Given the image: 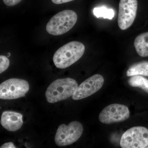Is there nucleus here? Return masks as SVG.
<instances>
[{"label": "nucleus", "mask_w": 148, "mask_h": 148, "mask_svg": "<svg viewBox=\"0 0 148 148\" xmlns=\"http://www.w3.org/2000/svg\"><path fill=\"white\" fill-rule=\"evenodd\" d=\"M93 13L97 18L103 17L110 20L114 16V12L113 10L107 8L105 7L95 8L93 10Z\"/></svg>", "instance_id": "14"}, {"label": "nucleus", "mask_w": 148, "mask_h": 148, "mask_svg": "<svg viewBox=\"0 0 148 148\" xmlns=\"http://www.w3.org/2000/svg\"><path fill=\"white\" fill-rule=\"evenodd\" d=\"M128 84L132 87H138L148 93V79L141 75L131 76L128 80Z\"/></svg>", "instance_id": "13"}, {"label": "nucleus", "mask_w": 148, "mask_h": 148, "mask_svg": "<svg viewBox=\"0 0 148 148\" xmlns=\"http://www.w3.org/2000/svg\"><path fill=\"white\" fill-rule=\"evenodd\" d=\"M1 123L3 127L11 132L16 131L23 124L22 115L12 111H5L1 117Z\"/></svg>", "instance_id": "10"}, {"label": "nucleus", "mask_w": 148, "mask_h": 148, "mask_svg": "<svg viewBox=\"0 0 148 148\" xmlns=\"http://www.w3.org/2000/svg\"><path fill=\"white\" fill-rule=\"evenodd\" d=\"M127 76L143 75L148 77V62L141 61L133 64L126 72Z\"/></svg>", "instance_id": "12"}, {"label": "nucleus", "mask_w": 148, "mask_h": 148, "mask_svg": "<svg viewBox=\"0 0 148 148\" xmlns=\"http://www.w3.org/2000/svg\"><path fill=\"white\" fill-rule=\"evenodd\" d=\"M137 0H120L118 24L120 29L125 30L133 24L138 10Z\"/></svg>", "instance_id": "8"}, {"label": "nucleus", "mask_w": 148, "mask_h": 148, "mask_svg": "<svg viewBox=\"0 0 148 148\" xmlns=\"http://www.w3.org/2000/svg\"><path fill=\"white\" fill-rule=\"evenodd\" d=\"M22 0H3L6 5L9 7L13 6L19 3Z\"/></svg>", "instance_id": "16"}, {"label": "nucleus", "mask_w": 148, "mask_h": 148, "mask_svg": "<svg viewBox=\"0 0 148 148\" xmlns=\"http://www.w3.org/2000/svg\"><path fill=\"white\" fill-rule=\"evenodd\" d=\"M77 15L74 11L64 10L53 16L47 24V32L53 36L66 34L75 26Z\"/></svg>", "instance_id": "3"}, {"label": "nucleus", "mask_w": 148, "mask_h": 148, "mask_svg": "<svg viewBox=\"0 0 148 148\" xmlns=\"http://www.w3.org/2000/svg\"><path fill=\"white\" fill-rule=\"evenodd\" d=\"M0 63V73H2L8 69L10 65V61L6 56L1 55Z\"/></svg>", "instance_id": "15"}, {"label": "nucleus", "mask_w": 148, "mask_h": 148, "mask_svg": "<svg viewBox=\"0 0 148 148\" xmlns=\"http://www.w3.org/2000/svg\"><path fill=\"white\" fill-rule=\"evenodd\" d=\"M83 132V127L79 122L72 121L68 125L61 124L56 131L54 141L59 147L69 145L77 141Z\"/></svg>", "instance_id": "4"}, {"label": "nucleus", "mask_w": 148, "mask_h": 148, "mask_svg": "<svg viewBox=\"0 0 148 148\" xmlns=\"http://www.w3.org/2000/svg\"><path fill=\"white\" fill-rule=\"evenodd\" d=\"M130 114L127 106L119 104H113L107 106L101 111L99 119L103 124H110L124 121Z\"/></svg>", "instance_id": "7"}, {"label": "nucleus", "mask_w": 148, "mask_h": 148, "mask_svg": "<svg viewBox=\"0 0 148 148\" xmlns=\"http://www.w3.org/2000/svg\"><path fill=\"white\" fill-rule=\"evenodd\" d=\"M120 145L122 148H144L148 146V129L143 126L131 127L123 134Z\"/></svg>", "instance_id": "5"}, {"label": "nucleus", "mask_w": 148, "mask_h": 148, "mask_svg": "<svg viewBox=\"0 0 148 148\" xmlns=\"http://www.w3.org/2000/svg\"><path fill=\"white\" fill-rule=\"evenodd\" d=\"M1 148H16V147L14 145L13 143H5L3 144L1 147Z\"/></svg>", "instance_id": "18"}, {"label": "nucleus", "mask_w": 148, "mask_h": 148, "mask_svg": "<svg viewBox=\"0 0 148 148\" xmlns=\"http://www.w3.org/2000/svg\"><path fill=\"white\" fill-rule=\"evenodd\" d=\"M104 83V79L101 75H93L78 86L72 98L74 100H79L89 97L100 90Z\"/></svg>", "instance_id": "9"}, {"label": "nucleus", "mask_w": 148, "mask_h": 148, "mask_svg": "<svg viewBox=\"0 0 148 148\" xmlns=\"http://www.w3.org/2000/svg\"><path fill=\"white\" fill-rule=\"evenodd\" d=\"M29 85L27 81L17 78L7 80L0 85V98L13 100L25 96Z\"/></svg>", "instance_id": "6"}, {"label": "nucleus", "mask_w": 148, "mask_h": 148, "mask_svg": "<svg viewBox=\"0 0 148 148\" xmlns=\"http://www.w3.org/2000/svg\"><path fill=\"white\" fill-rule=\"evenodd\" d=\"M147 148H148V147H147Z\"/></svg>", "instance_id": "19"}, {"label": "nucleus", "mask_w": 148, "mask_h": 148, "mask_svg": "<svg viewBox=\"0 0 148 148\" xmlns=\"http://www.w3.org/2000/svg\"><path fill=\"white\" fill-rule=\"evenodd\" d=\"M134 46L138 55L141 57L148 56V32L138 35L134 41Z\"/></svg>", "instance_id": "11"}, {"label": "nucleus", "mask_w": 148, "mask_h": 148, "mask_svg": "<svg viewBox=\"0 0 148 148\" xmlns=\"http://www.w3.org/2000/svg\"><path fill=\"white\" fill-rule=\"evenodd\" d=\"M85 49L83 44L79 42L72 41L66 44L59 48L54 53V65L58 69L68 68L82 57Z\"/></svg>", "instance_id": "1"}, {"label": "nucleus", "mask_w": 148, "mask_h": 148, "mask_svg": "<svg viewBox=\"0 0 148 148\" xmlns=\"http://www.w3.org/2000/svg\"><path fill=\"white\" fill-rule=\"evenodd\" d=\"M78 87L77 83L71 78L56 80L48 87L45 92L47 101L57 103L73 96Z\"/></svg>", "instance_id": "2"}, {"label": "nucleus", "mask_w": 148, "mask_h": 148, "mask_svg": "<svg viewBox=\"0 0 148 148\" xmlns=\"http://www.w3.org/2000/svg\"><path fill=\"white\" fill-rule=\"evenodd\" d=\"M74 0H51L52 2L56 4H61L72 1Z\"/></svg>", "instance_id": "17"}]
</instances>
